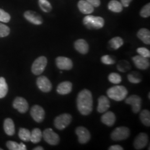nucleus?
<instances>
[{
  "label": "nucleus",
  "mask_w": 150,
  "mask_h": 150,
  "mask_svg": "<svg viewBox=\"0 0 150 150\" xmlns=\"http://www.w3.org/2000/svg\"><path fill=\"white\" fill-rule=\"evenodd\" d=\"M77 107L81 115L87 116L93 110V97L91 91L83 89L79 93L77 100Z\"/></svg>",
  "instance_id": "obj_1"
},
{
  "label": "nucleus",
  "mask_w": 150,
  "mask_h": 150,
  "mask_svg": "<svg viewBox=\"0 0 150 150\" xmlns=\"http://www.w3.org/2000/svg\"><path fill=\"white\" fill-rule=\"evenodd\" d=\"M108 97L116 101H121L124 100L128 95L127 88L123 86H113L107 91Z\"/></svg>",
  "instance_id": "obj_2"
},
{
  "label": "nucleus",
  "mask_w": 150,
  "mask_h": 150,
  "mask_svg": "<svg viewBox=\"0 0 150 150\" xmlns=\"http://www.w3.org/2000/svg\"><path fill=\"white\" fill-rule=\"evenodd\" d=\"M83 23L88 29L98 30L104 26L105 20L101 17L87 15L84 17Z\"/></svg>",
  "instance_id": "obj_3"
},
{
  "label": "nucleus",
  "mask_w": 150,
  "mask_h": 150,
  "mask_svg": "<svg viewBox=\"0 0 150 150\" xmlns=\"http://www.w3.org/2000/svg\"><path fill=\"white\" fill-rule=\"evenodd\" d=\"M130 135V130L125 126L118 127L111 134V138L113 141H120L127 139Z\"/></svg>",
  "instance_id": "obj_4"
},
{
  "label": "nucleus",
  "mask_w": 150,
  "mask_h": 150,
  "mask_svg": "<svg viewBox=\"0 0 150 150\" xmlns=\"http://www.w3.org/2000/svg\"><path fill=\"white\" fill-rule=\"evenodd\" d=\"M72 120L69 113H63L57 116L54 120V127L59 130H63L70 125Z\"/></svg>",
  "instance_id": "obj_5"
},
{
  "label": "nucleus",
  "mask_w": 150,
  "mask_h": 150,
  "mask_svg": "<svg viewBox=\"0 0 150 150\" xmlns=\"http://www.w3.org/2000/svg\"><path fill=\"white\" fill-rule=\"evenodd\" d=\"M47 64V59L45 56H40L32 64L31 71L34 75H40L43 73Z\"/></svg>",
  "instance_id": "obj_6"
},
{
  "label": "nucleus",
  "mask_w": 150,
  "mask_h": 150,
  "mask_svg": "<svg viewBox=\"0 0 150 150\" xmlns=\"http://www.w3.org/2000/svg\"><path fill=\"white\" fill-rule=\"evenodd\" d=\"M42 137L49 145L55 146L59 144V136L54 132L52 129H45L42 133Z\"/></svg>",
  "instance_id": "obj_7"
},
{
  "label": "nucleus",
  "mask_w": 150,
  "mask_h": 150,
  "mask_svg": "<svg viewBox=\"0 0 150 150\" xmlns=\"http://www.w3.org/2000/svg\"><path fill=\"white\" fill-rule=\"evenodd\" d=\"M125 103L132 106V110L134 113L139 112L141 108L142 98L136 95H132L125 98Z\"/></svg>",
  "instance_id": "obj_8"
},
{
  "label": "nucleus",
  "mask_w": 150,
  "mask_h": 150,
  "mask_svg": "<svg viewBox=\"0 0 150 150\" xmlns=\"http://www.w3.org/2000/svg\"><path fill=\"white\" fill-rule=\"evenodd\" d=\"M75 132L78 136L79 142L81 144H87L91 139V134L85 127H77L76 129Z\"/></svg>",
  "instance_id": "obj_9"
},
{
  "label": "nucleus",
  "mask_w": 150,
  "mask_h": 150,
  "mask_svg": "<svg viewBox=\"0 0 150 150\" xmlns=\"http://www.w3.org/2000/svg\"><path fill=\"white\" fill-rule=\"evenodd\" d=\"M30 114L33 119L38 123L42 122L45 117V112L44 109L38 105H34L31 108Z\"/></svg>",
  "instance_id": "obj_10"
},
{
  "label": "nucleus",
  "mask_w": 150,
  "mask_h": 150,
  "mask_svg": "<svg viewBox=\"0 0 150 150\" xmlns=\"http://www.w3.org/2000/svg\"><path fill=\"white\" fill-rule=\"evenodd\" d=\"M36 84L38 88L43 92H49L52 88V85L51 81L47 77L44 76L38 77Z\"/></svg>",
  "instance_id": "obj_11"
},
{
  "label": "nucleus",
  "mask_w": 150,
  "mask_h": 150,
  "mask_svg": "<svg viewBox=\"0 0 150 150\" xmlns=\"http://www.w3.org/2000/svg\"><path fill=\"white\" fill-rule=\"evenodd\" d=\"M56 64L59 70H70L73 67L72 61L64 56H59L56 59Z\"/></svg>",
  "instance_id": "obj_12"
},
{
  "label": "nucleus",
  "mask_w": 150,
  "mask_h": 150,
  "mask_svg": "<svg viewBox=\"0 0 150 150\" xmlns=\"http://www.w3.org/2000/svg\"><path fill=\"white\" fill-rule=\"evenodd\" d=\"M148 142V135L145 133H139L134 139V147L136 150H142L146 147Z\"/></svg>",
  "instance_id": "obj_13"
},
{
  "label": "nucleus",
  "mask_w": 150,
  "mask_h": 150,
  "mask_svg": "<svg viewBox=\"0 0 150 150\" xmlns=\"http://www.w3.org/2000/svg\"><path fill=\"white\" fill-rule=\"evenodd\" d=\"M13 107L19 112L25 113L28 111L29 105L26 99L21 97H17L13 101Z\"/></svg>",
  "instance_id": "obj_14"
},
{
  "label": "nucleus",
  "mask_w": 150,
  "mask_h": 150,
  "mask_svg": "<svg viewBox=\"0 0 150 150\" xmlns=\"http://www.w3.org/2000/svg\"><path fill=\"white\" fill-rule=\"evenodd\" d=\"M135 66L139 70H147L150 67V61L148 58L141 55H136L132 58Z\"/></svg>",
  "instance_id": "obj_15"
},
{
  "label": "nucleus",
  "mask_w": 150,
  "mask_h": 150,
  "mask_svg": "<svg viewBox=\"0 0 150 150\" xmlns=\"http://www.w3.org/2000/svg\"><path fill=\"white\" fill-rule=\"evenodd\" d=\"M24 17L28 21L36 25H40L43 23L42 17L34 11H26L24 13Z\"/></svg>",
  "instance_id": "obj_16"
},
{
  "label": "nucleus",
  "mask_w": 150,
  "mask_h": 150,
  "mask_svg": "<svg viewBox=\"0 0 150 150\" xmlns=\"http://www.w3.org/2000/svg\"><path fill=\"white\" fill-rule=\"evenodd\" d=\"M110 107V101L107 97L104 95L101 96L98 99L97 111L99 113L105 112Z\"/></svg>",
  "instance_id": "obj_17"
},
{
  "label": "nucleus",
  "mask_w": 150,
  "mask_h": 150,
  "mask_svg": "<svg viewBox=\"0 0 150 150\" xmlns=\"http://www.w3.org/2000/svg\"><path fill=\"white\" fill-rule=\"evenodd\" d=\"M72 90V83L70 81H64L59 83L57 87V93L61 95H68Z\"/></svg>",
  "instance_id": "obj_18"
},
{
  "label": "nucleus",
  "mask_w": 150,
  "mask_h": 150,
  "mask_svg": "<svg viewBox=\"0 0 150 150\" xmlns=\"http://www.w3.org/2000/svg\"><path fill=\"white\" fill-rule=\"evenodd\" d=\"M101 122L108 126H112L116 122V117L114 113L111 111H106L104 112L101 116Z\"/></svg>",
  "instance_id": "obj_19"
},
{
  "label": "nucleus",
  "mask_w": 150,
  "mask_h": 150,
  "mask_svg": "<svg viewBox=\"0 0 150 150\" xmlns=\"http://www.w3.org/2000/svg\"><path fill=\"white\" fill-rule=\"evenodd\" d=\"M76 50L82 54H86L89 51V45L83 39H79L76 40L74 43Z\"/></svg>",
  "instance_id": "obj_20"
},
{
  "label": "nucleus",
  "mask_w": 150,
  "mask_h": 150,
  "mask_svg": "<svg viewBox=\"0 0 150 150\" xmlns=\"http://www.w3.org/2000/svg\"><path fill=\"white\" fill-rule=\"evenodd\" d=\"M79 10L83 14L89 15L94 11V7L86 0H80L78 2Z\"/></svg>",
  "instance_id": "obj_21"
},
{
  "label": "nucleus",
  "mask_w": 150,
  "mask_h": 150,
  "mask_svg": "<svg viewBox=\"0 0 150 150\" xmlns=\"http://www.w3.org/2000/svg\"><path fill=\"white\" fill-rule=\"evenodd\" d=\"M4 128L6 134L8 136H13L15 133V124L11 118H6L4 121Z\"/></svg>",
  "instance_id": "obj_22"
},
{
  "label": "nucleus",
  "mask_w": 150,
  "mask_h": 150,
  "mask_svg": "<svg viewBox=\"0 0 150 150\" xmlns=\"http://www.w3.org/2000/svg\"><path fill=\"white\" fill-rule=\"evenodd\" d=\"M137 36L146 45L150 44V32L147 28H141L137 33Z\"/></svg>",
  "instance_id": "obj_23"
},
{
  "label": "nucleus",
  "mask_w": 150,
  "mask_h": 150,
  "mask_svg": "<svg viewBox=\"0 0 150 150\" xmlns=\"http://www.w3.org/2000/svg\"><path fill=\"white\" fill-rule=\"evenodd\" d=\"M108 8L113 12L119 13L123 10V6L117 0H111L108 3Z\"/></svg>",
  "instance_id": "obj_24"
},
{
  "label": "nucleus",
  "mask_w": 150,
  "mask_h": 150,
  "mask_svg": "<svg viewBox=\"0 0 150 150\" xmlns=\"http://www.w3.org/2000/svg\"><path fill=\"white\" fill-rule=\"evenodd\" d=\"M42 138V132L40 129L35 128L31 132L30 141L33 144H38L41 141Z\"/></svg>",
  "instance_id": "obj_25"
},
{
  "label": "nucleus",
  "mask_w": 150,
  "mask_h": 150,
  "mask_svg": "<svg viewBox=\"0 0 150 150\" xmlns=\"http://www.w3.org/2000/svg\"><path fill=\"white\" fill-rule=\"evenodd\" d=\"M123 45V40L120 37H115L110 40L108 46L110 48L116 50L120 48Z\"/></svg>",
  "instance_id": "obj_26"
},
{
  "label": "nucleus",
  "mask_w": 150,
  "mask_h": 150,
  "mask_svg": "<svg viewBox=\"0 0 150 150\" xmlns=\"http://www.w3.org/2000/svg\"><path fill=\"white\" fill-rule=\"evenodd\" d=\"M139 119L146 126H150V112L148 110H142L139 115Z\"/></svg>",
  "instance_id": "obj_27"
},
{
  "label": "nucleus",
  "mask_w": 150,
  "mask_h": 150,
  "mask_svg": "<svg viewBox=\"0 0 150 150\" xmlns=\"http://www.w3.org/2000/svg\"><path fill=\"white\" fill-rule=\"evenodd\" d=\"M7 148L10 150H26L27 147L26 145L23 143L18 144L16 142L9 141L6 143Z\"/></svg>",
  "instance_id": "obj_28"
},
{
  "label": "nucleus",
  "mask_w": 150,
  "mask_h": 150,
  "mask_svg": "<svg viewBox=\"0 0 150 150\" xmlns=\"http://www.w3.org/2000/svg\"><path fill=\"white\" fill-rule=\"evenodd\" d=\"M8 90V85L5 78L0 77V98H4L7 94Z\"/></svg>",
  "instance_id": "obj_29"
},
{
  "label": "nucleus",
  "mask_w": 150,
  "mask_h": 150,
  "mask_svg": "<svg viewBox=\"0 0 150 150\" xmlns=\"http://www.w3.org/2000/svg\"><path fill=\"white\" fill-rule=\"evenodd\" d=\"M127 79L131 83L137 84L139 83L142 81L141 76L137 72H132L127 76Z\"/></svg>",
  "instance_id": "obj_30"
},
{
  "label": "nucleus",
  "mask_w": 150,
  "mask_h": 150,
  "mask_svg": "<svg viewBox=\"0 0 150 150\" xmlns=\"http://www.w3.org/2000/svg\"><path fill=\"white\" fill-rule=\"evenodd\" d=\"M18 136L22 141L25 142H29L30 141L31 132L28 129L21 128L19 130Z\"/></svg>",
  "instance_id": "obj_31"
},
{
  "label": "nucleus",
  "mask_w": 150,
  "mask_h": 150,
  "mask_svg": "<svg viewBox=\"0 0 150 150\" xmlns=\"http://www.w3.org/2000/svg\"><path fill=\"white\" fill-rule=\"evenodd\" d=\"M38 5L40 8L46 13L50 12L52 9V6L47 0H38Z\"/></svg>",
  "instance_id": "obj_32"
},
{
  "label": "nucleus",
  "mask_w": 150,
  "mask_h": 150,
  "mask_svg": "<svg viewBox=\"0 0 150 150\" xmlns=\"http://www.w3.org/2000/svg\"><path fill=\"white\" fill-rule=\"evenodd\" d=\"M108 81L113 84H119L122 81V77L120 75L116 72H112L108 76Z\"/></svg>",
  "instance_id": "obj_33"
},
{
  "label": "nucleus",
  "mask_w": 150,
  "mask_h": 150,
  "mask_svg": "<svg viewBox=\"0 0 150 150\" xmlns=\"http://www.w3.org/2000/svg\"><path fill=\"white\" fill-rule=\"evenodd\" d=\"M117 68L119 71L122 72H125L131 69V66L129 62L126 61H121L119 62L117 66Z\"/></svg>",
  "instance_id": "obj_34"
},
{
  "label": "nucleus",
  "mask_w": 150,
  "mask_h": 150,
  "mask_svg": "<svg viewBox=\"0 0 150 150\" xmlns=\"http://www.w3.org/2000/svg\"><path fill=\"white\" fill-rule=\"evenodd\" d=\"M10 32V28L5 25L0 23V38L7 36Z\"/></svg>",
  "instance_id": "obj_35"
},
{
  "label": "nucleus",
  "mask_w": 150,
  "mask_h": 150,
  "mask_svg": "<svg viewBox=\"0 0 150 150\" xmlns=\"http://www.w3.org/2000/svg\"><path fill=\"white\" fill-rule=\"evenodd\" d=\"M101 60L102 64H107V65L115 64L116 62L115 59L113 58L112 56L108 55V54L103 55V56H102Z\"/></svg>",
  "instance_id": "obj_36"
},
{
  "label": "nucleus",
  "mask_w": 150,
  "mask_h": 150,
  "mask_svg": "<svg viewBox=\"0 0 150 150\" xmlns=\"http://www.w3.org/2000/svg\"><path fill=\"white\" fill-rule=\"evenodd\" d=\"M11 16L4 10L0 8V22L7 23L10 21Z\"/></svg>",
  "instance_id": "obj_37"
},
{
  "label": "nucleus",
  "mask_w": 150,
  "mask_h": 150,
  "mask_svg": "<svg viewBox=\"0 0 150 150\" xmlns=\"http://www.w3.org/2000/svg\"><path fill=\"white\" fill-rule=\"evenodd\" d=\"M140 15L144 18H147L150 16V4L149 3L142 7L140 11Z\"/></svg>",
  "instance_id": "obj_38"
},
{
  "label": "nucleus",
  "mask_w": 150,
  "mask_h": 150,
  "mask_svg": "<svg viewBox=\"0 0 150 150\" xmlns=\"http://www.w3.org/2000/svg\"><path fill=\"white\" fill-rule=\"evenodd\" d=\"M137 52L139 55L146 57L150 58V51L147 48L145 47H139L137 49Z\"/></svg>",
  "instance_id": "obj_39"
},
{
  "label": "nucleus",
  "mask_w": 150,
  "mask_h": 150,
  "mask_svg": "<svg viewBox=\"0 0 150 150\" xmlns=\"http://www.w3.org/2000/svg\"><path fill=\"white\" fill-rule=\"evenodd\" d=\"M86 1H87L88 2H89L93 7H95L100 6L101 4L100 0H86Z\"/></svg>",
  "instance_id": "obj_40"
},
{
  "label": "nucleus",
  "mask_w": 150,
  "mask_h": 150,
  "mask_svg": "<svg viewBox=\"0 0 150 150\" xmlns=\"http://www.w3.org/2000/svg\"><path fill=\"white\" fill-rule=\"evenodd\" d=\"M108 150H123V148L122 147V146H120V145H112V146H110V147H109V149H108Z\"/></svg>",
  "instance_id": "obj_41"
},
{
  "label": "nucleus",
  "mask_w": 150,
  "mask_h": 150,
  "mask_svg": "<svg viewBox=\"0 0 150 150\" xmlns=\"http://www.w3.org/2000/svg\"><path fill=\"white\" fill-rule=\"evenodd\" d=\"M132 0H121V2L123 6L127 7L129 6V4L132 2Z\"/></svg>",
  "instance_id": "obj_42"
},
{
  "label": "nucleus",
  "mask_w": 150,
  "mask_h": 150,
  "mask_svg": "<svg viewBox=\"0 0 150 150\" xmlns=\"http://www.w3.org/2000/svg\"><path fill=\"white\" fill-rule=\"evenodd\" d=\"M33 150H44V149H43L42 147H41V146H38V147H35V148H34Z\"/></svg>",
  "instance_id": "obj_43"
},
{
  "label": "nucleus",
  "mask_w": 150,
  "mask_h": 150,
  "mask_svg": "<svg viewBox=\"0 0 150 150\" xmlns=\"http://www.w3.org/2000/svg\"><path fill=\"white\" fill-rule=\"evenodd\" d=\"M150 92H149V95H148V97H149V99L150 98Z\"/></svg>",
  "instance_id": "obj_44"
},
{
  "label": "nucleus",
  "mask_w": 150,
  "mask_h": 150,
  "mask_svg": "<svg viewBox=\"0 0 150 150\" xmlns=\"http://www.w3.org/2000/svg\"><path fill=\"white\" fill-rule=\"evenodd\" d=\"M3 150V149H1V148H0V150Z\"/></svg>",
  "instance_id": "obj_45"
}]
</instances>
